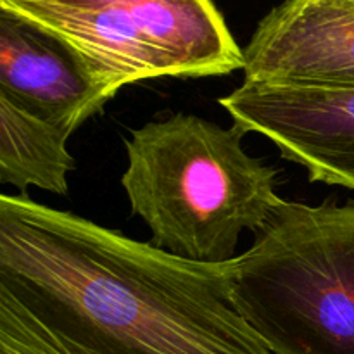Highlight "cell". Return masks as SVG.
<instances>
[{
  "label": "cell",
  "mask_w": 354,
  "mask_h": 354,
  "mask_svg": "<svg viewBox=\"0 0 354 354\" xmlns=\"http://www.w3.org/2000/svg\"><path fill=\"white\" fill-rule=\"evenodd\" d=\"M0 354H273L223 265L0 196Z\"/></svg>",
  "instance_id": "6da1fadb"
},
{
  "label": "cell",
  "mask_w": 354,
  "mask_h": 354,
  "mask_svg": "<svg viewBox=\"0 0 354 354\" xmlns=\"http://www.w3.org/2000/svg\"><path fill=\"white\" fill-rule=\"evenodd\" d=\"M245 135L183 113L131 131L121 185L156 248L223 265L237 258L242 232L268 225L283 203L280 171L244 151Z\"/></svg>",
  "instance_id": "7a4b0ae2"
},
{
  "label": "cell",
  "mask_w": 354,
  "mask_h": 354,
  "mask_svg": "<svg viewBox=\"0 0 354 354\" xmlns=\"http://www.w3.org/2000/svg\"><path fill=\"white\" fill-rule=\"evenodd\" d=\"M223 266L235 310L273 354H354V201H283Z\"/></svg>",
  "instance_id": "3957f363"
},
{
  "label": "cell",
  "mask_w": 354,
  "mask_h": 354,
  "mask_svg": "<svg viewBox=\"0 0 354 354\" xmlns=\"http://www.w3.org/2000/svg\"><path fill=\"white\" fill-rule=\"evenodd\" d=\"M0 10L61 41L104 104L144 80L220 76L245 66L209 0H2Z\"/></svg>",
  "instance_id": "277c9868"
},
{
  "label": "cell",
  "mask_w": 354,
  "mask_h": 354,
  "mask_svg": "<svg viewBox=\"0 0 354 354\" xmlns=\"http://www.w3.org/2000/svg\"><path fill=\"white\" fill-rule=\"evenodd\" d=\"M218 104L235 127L303 166L310 182L354 190V90L242 83Z\"/></svg>",
  "instance_id": "5b68a950"
},
{
  "label": "cell",
  "mask_w": 354,
  "mask_h": 354,
  "mask_svg": "<svg viewBox=\"0 0 354 354\" xmlns=\"http://www.w3.org/2000/svg\"><path fill=\"white\" fill-rule=\"evenodd\" d=\"M244 83L354 90V0H289L259 19Z\"/></svg>",
  "instance_id": "8992f818"
},
{
  "label": "cell",
  "mask_w": 354,
  "mask_h": 354,
  "mask_svg": "<svg viewBox=\"0 0 354 354\" xmlns=\"http://www.w3.org/2000/svg\"><path fill=\"white\" fill-rule=\"evenodd\" d=\"M0 95L71 133L104 107L75 55L7 10H0Z\"/></svg>",
  "instance_id": "52a82bcc"
},
{
  "label": "cell",
  "mask_w": 354,
  "mask_h": 354,
  "mask_svg": "<svg viewBox=\"0 0 354 354\" xmlns=\"http://www.w3.org/2000/svg\"><path fill=\"white\" fill-rule=\"evenodd\" d=\"M69 137L71 131L0 95V183L16 187L19 196H28V187L66 196L75 169Z\"/></svg>",
  "instance_id": "ba28073f"
}]
</instances>
